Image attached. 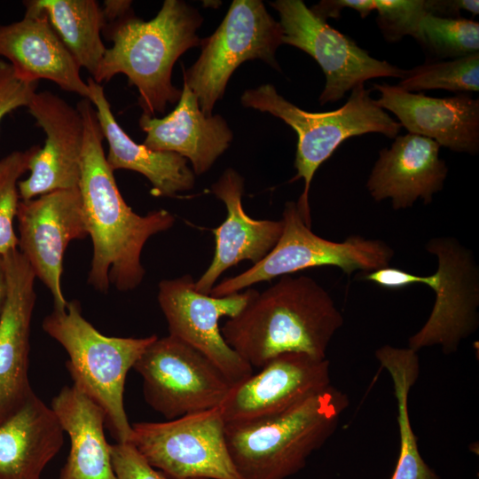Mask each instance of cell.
I'll return each mask as SVG.
<instances>
[{"instance_id":"cell-36","label":"cell","mask_w":479,"mask_h":479,"mask_svg":"<svg viewBox=\"0 0 479 479\" xmlns=\"http://www.w3.org/2000/svg\"><path fill=\"white\" fill-rule=\"evenodd\" d=\"M106 21L112 24L132 13L131 1L106 0L102 7Z\"/></svg>"},{"instance_id":"cell-19","label":"cell","mask_w":479,"mask_h":479,"mask_svg":"<svg viewBox=\"0 0 479 479\" xmlns=\"http://www.w3.org/2000/svg\"><path fill=\"white\" fill-rule=\"evenodd\" d=\"M22 20L0 25V56L8 60L15 75L28 82L40 79L55 82L62 90L90 100L88 84L81 67L65 46L46 13L25 1Z\"/></svg>"},{"instance_id":"cell-28","label":"cell","mask_w":479,"mask_h":479,"mask_svg":"<svg viewBox=\"0 0 479 479\" xmlns=\"http://www.w3.org/2000/svg\"><path fill=\"white\" fill-rule=\"evenodd\" d=\"M409 92L445 90L456 94L479 90V52L464 57L427 60L406 73L397 84Z\"/></svg>"},{"instance_id":"cell-22","label":"cell","mask_w":479,"mask_h":479,"mask_svg":"<svg viewBox=\"0 0 479 479\" xmlns=\"http://www.w3.org/2000/svg\"><path fill=\"white\" fill-rule=\"evenodd\" d=\"M139 126L146 134L144 145L189 159L195 175L208 171L229 147L232 132L220 115L206 116L185 82L176 108L162 118L142 114Z\"/></svg>"},{"instance_id":"cell-20","label":"cell","mask_w":479,"mask_h":479,"mask_svg":"<svg viewBox=\"0 0 479 479\" xmlns=\"http://www.w3.org/2000/svg\"><path fill=\"white\" fill-rule=\"evenodd\" d=\"M440 145L433 139L407 133L397 136L390 147L379 153L366 182L372 198L379 202L390 199L395 210L412 207L420 198L430 204L448 175L439 157Z\"/></svg>"},{"instance_id":"cell-30","label":"cell","mask_w":479,"mask_h":479,"mask_svg":"<svg viewBox=\"0 0 479 479\" xmlns=\"http://www.w3.org/2000/svg\"><path fill=\"white\" fill-rule=\"evenodd\" d=\"M40 147L36 145L13 151L0 159V255L18 249V236L13 227L20 203L18 184Z\"/></svg>"},{"instance_id":"cell-11","label":"cell","mask_w":479,"mask_h":479,"mask_svg":"<svg viewBox=\"0 0 479 479\" xmlns=\"http://www.w3.org/2000/svg\"><path fill=\"white\" fill-rule=\"evenodd\" d=\"M133 369L145 402L169 420L219 406L232 386L206 356L169 334L149 344Z\"/></svg>"},{"instance_id":"cell-24","label":"cell","mask_w":479,"mask_h":479,"mask_svg":"<svg viewBox=\"0 0 479 479\" xmlns=\"http://www.w3.org/2000/svg\"><path fill=\"white\" fill-rule=\"evenodd\" d=\"M64 432L51 407L31 394L0 423V479H40L61 449Z\"/></svg>"},{"instance_id":"cell-5","label":"cell","mask_w":479,"mask_h":479,"mask_svg":"<svg viewBox=\"0 0 479 479\" xmlns=\"http://www.w3.org/2000/svg\"><path fill=\"white\" fill-rule=\"evenodd\" d=\"M372 90L365 84L352 89L346 103L327 112H309L296 106L279 95L271 84L247 90L241 104L261 112H267L284 121L297 134L294 159L295 176L290 182L302 178L303 192L296 202L298 211L311 228L309 192L317 169L341 145L355 136L380 133L389 138L398 136L401 125L371 97Z\"/></svg>"},{"instance_id":"cell-1","label":"cell","mask_w":479,"mask_h":479,"mask_svg":"<svg viewBox=\"0 0 479 479\" xmlns=\"http://www.w3.org/2000/svg\"><path fill=\"white\" fill-rule=\"evenodd\" d=\"M84 125L79 191L93 256L88 282L106 292L112 284L119 291L137 287L145 271L141 253L153 235L174 225V216L165 209L139 216L123 200L114 170L103 148L104 135L90 100L76 105Z\"/></svg>"},{"instance_id":"cell-13","label":"cell","mask_w":479,"mask_h":479,"mask_svg":"<svg viewBox=\"0 0 479 479\" xmlns=\"http://www.w3.org/2000/svg\"><path fill=\"white\" fill-rule=\"evenodd\" d=\"M253 289L215 297L199 293L189 274L159 283L158 302L169 335L206 356L232 385L250 376L253 367L225 342L219 320L235 317L248 302Z\"/></svg>"},{"instance_id":"cell-14","label":"cell","mask_w":479,"mask_h":479,"mask_svg":"<svg viewBox=\"0 0 479 479\" xmlns=\"http://www.w3.org/2000/svg\"><path fill=\"white\" fill-rule=\"evenodd\" d=\"M16 218L19 251L50 290L53 309L65 310L68 302L61 287L64 253L72 240L88 236L79 188L20 200Z\"/></svg>"},{"instance_id":"cell-34","label":"cell","mask_w":479,"mask_h":479,"mask_svg":"<svg viewBox=\"0 0 479 479\" xmlns=\"http://www.w3.org/2000/svg\"><path fill=\"white\" fill-rule=\"evenodd\" d=\"M344 8L357 11L362 19L374 11V0H323L311 6L310 11L319 19H339Z\"/></svg>"},{"instance_id":"cell-25","label":"cell","mask_w":479,"mask_h":479,"mask_svg":"<svg viewBox=\"0 0 479 479\" xmlns=\"http://www.w3.org/2000/svg\"><path fill=\"white\" fill-rule=\"evenodd\" d=\"M51 407L70 438L59 479H116L103 410L74 384L62 388Z\"/></svg>"},{"instance_id":"cell-33","label":"cell","mask_w":479,"mask_h":479,"mask_svg":"<svg viewBox=\"0 0 479 479\" xmlns=\"http://www.w3.org/2000/svg\"><path fill=\"white\" fill-rule=\"evenodd\" d=\"M110 452L116 479H167L129 442L110 445Z\"/></svg>"},{"instance_id":"cell-10","label":"cell","mask_w":479,"mask_h":479,"mask_svg":"<svg viewBox=\"0 0 479 479\" xmlns=\"http://www.w3.org/2000/svg\"><path fill=\"white\" fill-rule=\"evenodd\" d=\"M131 429L129 443L172 479H240L218 406L164 422L134 423Z\"/></svg>"},{"instance_id":"cell-2","label":"cell","mask_w":479,"mask_h":479,"mask_svg":"<svg viewBox=\"0 0 479 479\" xmlns=\"http://www.w3.org/2000/svg\"><path fill=\"white\" fill-rule=\"evenodd\" d=\"M343 317L328 292L307 276H281L253 289L244 308L221 328L225 342L253 368L287 352L326 358Z\"/></svg>"},{"instance_id":"cell-16","label":"cell","mask_w":479,"mask_h":479,"mask_svg":"<svg viewBox=\"0 0 479 479\" xmlns=\"http://www.w3.org/2000/svg\"><path fill=\"white\" fill-rule=\"evenodd\" d=\"M27 109L45 134L43 146L31 158L29 176L18 184L21 200L78 188L84 125L77 107L50 91L35 92Z\"/></svg>"},{"instance_id":"cell-6","label":"cell","mask_w":479,"mask_h":479,"mask_svg":"<svg viewBox=\"0 0 479 479\" xmlns=\"http://www.w3.org/2000/svg\"><path fill=\"white\" fill-rule=\"evenodd\" d=\"M43 328L66 349L73 384L103 410L117 443L130 442L132 429L123 402L127 373L157 335L106 336L83 318L77 301L68 302L65 310L53 309Z\"/></svg>"},{"instance_id":"cell-4","label":"cell","mask_w":479,"mask_h":479,"mask_svg":"<svg viewBox=\"0 0 479 479\" xmlns=\"http://www.w3.org/2000/svg\"><path fill=\"white\" fill-rule=\"evenodd\" d=\"M349 397L330 385L282 412L225 423L230 456L240 479H286L334 435Z\"/></svg>"},{"instance_id":"cell-32","label":"cell","mask_w":479,"mask_h":479,"mask_svg":"<svg viewBox=\"0 0 479 479\" xmlns=\"http://www.w3.org/2000/svg\"><path fill=\"white\" fill-rule=\"evenodd\" d=\"M37 82L20 79L12 67L0 58V123L12 111L27 107L36 92Z\"/></svg>"},{"instance_id":"cell-29","label":"cell","mask_w":479,"mask_h":479,"mask_svg":"<svg viewBox=\"0 0 479 479\" xmlns=\"http://www.w3.org/2000/svg\"><path fill=\"white\" fill-rule=\"evenodd\" d=\"M415 40L428 60H444L479 52V23L463 17L443 18L427 14Z\"/></svg>"},{"instance_id":"cell-35","label":"cell","mask_w":479,"mask_h":479,"mask_svg":"<svg viewBox=\"0 0 479 479\" xmlns=\"http://www.w3.org/2000/svg\"><path fill=\"white\" fill-rule=\"evenodd\" d=\"M428 14L443 18L460 17V11L479 13L477 0H425Z\"/></svg>"},{"instance_id":"cell-21","label":"cell","mask_w":479,"mask_h":479,"mask_svg":"<svg viewBox=\"0 0 479 479\" xmlns=\"http://www.w3.org/2000/svg\"><path fill=\"white\" fill-rule=\"evenodd\" d=\"M244 179L233 169L224 171L211 186V192L226 207L227 216L220 226L212 230L216 248L213 260L195 281V289L209 294L220 275L237 263L248 260L253 264L263 259L279 241L282 220H256L242 207Z\"/></svg>"},{"instance_id":"cell-9","label":"cell","mask_w":479,"mask_h":479,"mask_svg":"<svg viewBox=\"0 0 479 479\" xmlns=\"http://www.w3.org/2000/svg\"><path fill=\"white\" fill-rule=\"evenodd\" d=\"M279 21L260 0H234L216 30L202 39L195 63L184 69V82L195 95L201 112L211 116L229 78L244 61L261 59L280 71L276 51L282 42Z\"/></svg>"},{"instance_id":"cell-18","label":"cell","mask_w":479,"mask_h":479,"mask_svg":"<svg viewBox=\"0 0 479 479\" xmlns=\"http://www.w3.org/2000/svg\"><path fill=\"white\" fill-rule=\"evenodd\" d=\"M380 92L376 105L391 112L412 134L435 140L453 152H479V99L470 93L433 98L397 85L373 83Z\"/></svg>"},{"instance_id":"cell-26","label":"cell","mask_w":479,"mask_h":479,"mask_svg":"<svg viewBox=\"0 0 479 479\" xmlns=\"http://www.w3.org/2000/svg\"><path fill=\"white\" fill-rule=\"evenodd\" d=\"M375 357L392 379L397 399L400 449L390 479H441L422 459L409 416V393L420 373L417 352L408 347L384 345L375 351Z\"/></svg>"},{"instance_id":"cell-37","label":"cell","mask_w":479,"mask_h":479,"mask_svg":"<svg viewBox=\"0 0 479 479\" xmlns=\"http://www.w3.org/2000/svg\"><path fill=\"white\" fill-rule=\"evenodd\" d=\"M6 296V276L3 255H0V316Z\"/></svg>"},{"instance_id":"cell-17","label":"cell","mask_w":479,"mask_h":479,"mask_svg":"<svg viewBox=\"0 0 479 479\" xmlns=\"http://www.w3.org/2000/svg\"><path fill=\"white\" fill-rule=\"evenodd\" d=\"M6 296L0 316V423L34 393L28 381L30 323L35 276L19 251L3 255Z\"/></svg>"},{"instance_id":"cell-31","label":"cell","mask_w":479,"mask_h":479,"mask_svg":"<svg viewBox=\"0 0 479 479\" xmlns=\"http://www.w3.org/2000/svg\"><path fill=\"white\" fill-rule=\"evenodd\" d=\"M376 23L389 43L406 35L417 36L423 18L428 14L425 0H374Z\"/></svg>"},{"instance_id":"cell-27","label":"cell","mask_w":479,"mask_h":479,"mask_svg":"<svg viewBox=\"0 0 479 479\" xmlns=\"http://www.w3.org/2000/svg\"><path fill=\"white\" fill-rule=\"evenodd\" d=\"M43 10L52 27L81 67L96 72L106 46L100 36L106 21L95 0H32Z\"/></svg>"},{"instance_id":"cell-3","label":"cell","mask_w":479,"mask_h":479,"mask_svg":"<svg viewBox=\"0 0 479 479\" xmlns=\"http://www.w3.org/2000/svg\"><path fill=\"white\" fill-rule=\"evenodd\" d=\"M203 18L181 0H165L157 15L145 21L133 13L113 23V42L92 79L101 84L123 74L138 90L143 114L163 113L168 104L180 98L182 90L171 82L177 59L187 50L200 46L197 34Z\"/></svg>"},{"instance_id":"cell-12","label":"cell","mask_w":479,"mask_h":479,"mask_svg":"<svg viewBox=\"0 0 479 479\" xmlns=\"http://www.w3.org/2000/svg\"><path fill=\"white\" fill-rule=\"evenodd\" d=\"M282 42L311 56L326 77L318 98L321 106L342 99L365 81L379 77L402 79L406 69L372 57L350 37L317 17L302 0H277Z\"/></svg>"},{"instance_id":"cell-7","label":"cell","mask_w":479,"mask_h":479,"mask_svg":"<svg viewBox=\"0 0 479 479\" xmlns=\"http://www.w3.org/2000/svg\"><path fill=\"white\" fill-rule=\"evenodd\" d=\"M426 250L437 257L436 273L418 276L389 265L365 272L363 279L387 289L424 284L436 293L432 311L423 326L409 338L408 348L439 345L445 355L456 352L461 341L479 325V269L471 251L455 238H433Z\"/></svg>"},{"instance_id":"cell-8","label":"cell","mask_w":479,"mask_h":479,"mask_svg":"<svg viewBox=\"0 0 479 479\" xmlns=\"http://www.w3.org/2000/svg\"><path fill=\"white\" fill-rule=\"evenodd\" d=\"M282 234L271 251L248 270L215 285L209 295L223 297L276 277L322 266H335L348 276L389 266L394 250L381 240L352 235L335 242L316 235L303 222L296 202L287 201L282 213Z\"/></svg>"},{"instance_id":"cell-38","label":"cell","mask_w":479,"mask_h":479,"mask_svg":"<svg viewBox=\"0 0 479 479\" xmlns=\"http://www.w3.org/2000/svg\"><path fill=\"white\" fill-rule=\"evenodd\" d=\"M194 479H203V478H194Z\"/></svg>"},{"instance_id":"cell-23","label":"cell","mask_w":479,"mask_h":479,"mask_svg":"<svg viewBox=\"0 0 479 479\" xmlns=\"http://www.w3.org/2000/svg\"><path fill=\"white\" fill-rule=\"evenodd\" d=\"M90 100L108 143L106 161L115 169H129L145 176L152 184L153 196L174 197L193 188L195 174L187 160L175 153L154 151L136 143L122 129L111 110L104 89L92 77L87 79Z\"/></svg>"},{"instance_id":"cell-15","label":"cell","mask_w":479,"mask_h":479,"mask_svg":"<svg viewBox=\"0 0 479 479\" xmlns=\"http://www.w3.org/2000/svg\"><path fill=\"white\" fill-rule=\"evenodd\" d=\"M330 363L305 353L271 358L257 373L234 384L219 404L225 423L271 416L296 405L331 385Z\"/></svg>"}]
</instances>
